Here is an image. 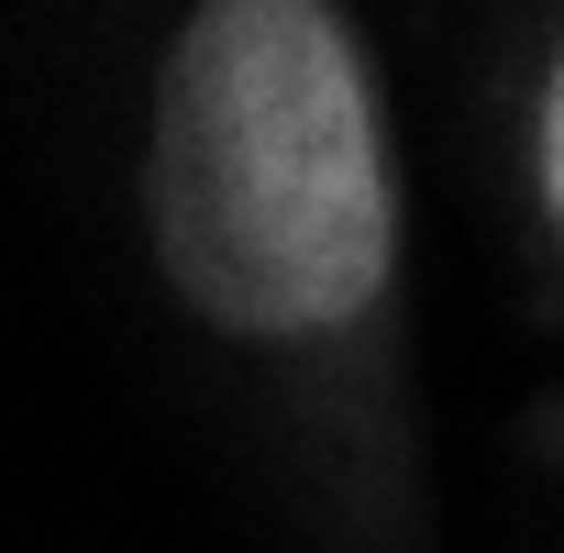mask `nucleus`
Wrapping results in <instances>:
<instances>
[{
  "mask_svg": "<svg viewBox=\"0 0 564 553\" xmlns=\"http://www.w3.org/2000/svg\"><path fill=\"white\" fill-rule=\"evenodd\" d=\"M155 254L221 333H344L399 265L388 133L322 0H210L155 89Z\"/></svg>",
  "mask_w": 564,
  "mask_h": 553,
  "instance_id": "nucleus-1",
  "label": "nucleus"
},
{
  "mask_svg": "<svg viewBox=\"0 0 564 553\" xmlns=\"http://www.w3.org/2000/svg\"><path fill=\"white\" fill-rule=\"evenodd\" d=\"M542 188H553V210H564V67H553V89H542Z\"/></svg>",
  "mask_w": 564,
  "mask_h": 553,
  "instance_id": "nucleus-2",
  "label": "nucleus"
}]
</instances>
